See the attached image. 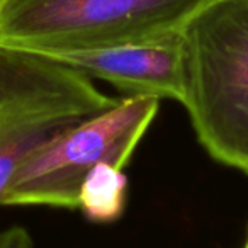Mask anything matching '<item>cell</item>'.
Returning <instances> with one entry per match:
<instances>
[{
    "instance_id": "1",
    "label": "cell",
    "mask_w": 248,
    "mask_h": 248,
    "mask_svg": "<svg viewBox=\"0 0 248 248\" xmlns=\"http://www.w3.org/2000/svg\"><path fill=\"white\" fill-rule=\"evenodd\" d=\"M184 93L199 143L248 175V0H204L180 28Z\"/></svg>"
},
{
    "instance_id": "2",
    "label": "cell",
    "mask_w": 248,
    "mask_h": 248,
    "mask_svg": "<svg viewBox=\"0 0 248 248\" xmlns=\"http://www.w3.org/2000/svg\"><path fill=\"white\" fill-rule=\"evenodd\" d=\"M158 109V99L123 97L114 106L56 131L22 162L0 207L77 209L85 177L104 163L119 169L128 165Z\"/></svg>"
},
{
    "instance_id": "3",
    "label": "cell",
    "mask_w": 248,
    "mask_h": 248,
    "mask_svg": "<svg viewBox=\"0 0 248 248\" xmlns=\"http://www.w3.org/2000/svg\"><path fill=\"white\" fill-rule=\"evenodd\" d=\"M204 0H9L0 46L51 56L179 29Z\"/></svg>"
},
{
    "instance_id": "4",
    "label": "cell",
    "mask_w": 248,
    "mask_h": 248,
    "mask_svg": "<svg viewBox=\"0 0 248 248\" xmlns=\"http://www.w3.org/2000/svg\"><path fill=\"white\" fill-rule=\"evenodd\" d=\"M116 102L63 63L0 46V199L45 140Z\"/></svg>"
},
{
    "instance_id": "5",
    "label": "cell",
    "mask_w": 248,
    "mask_h": 248,
    "mask_svg": "<svg viewBox=\"0 0 248 248\" xmlns=\"http://www.w3.org/2000/svg\"><path fill=\"white\" fill-rule=\"evenodd\" d=\"M90 80L116 87L124 97H152L180 102L184 93V46L179 29L102 48L46 56Z\"/></svg>"
},
{
    "instance_id": "6",
    "label": "cell",
    "mask_w": 248,
    "mask_h": 248,
    "mask_svg": "<svg viewBox=\"0 0 248 248\" xmlns=\"http://www.w3.org/2000/svg\"><path fill=\"white\" fill-rule=\"evenodd\" d=\"M128 186L124 169L104 163L93 169L82 182L77 209L82 211L90 223H114L126 209Z\"/></svg>"
},
{
    "instance_id": "7",
    "label": "cell",
    "mask_w": 248,
    "mask_h": 248,
    "mask_svg": "<svg viewBox=\"0 0 248 248\" xmlns=\"http://www.w3.org/2000/svg\"><path fill=\"white\" fill-rule=\"evenodd\" d=\"M0 248H34V243L26 228L11 226L0 231Z\"/></svg>"
},
{
    "instance_id": "8",
    "label": "cell",
    "mask_w": 248,
    "mask_h": 248,
    "mask_svg": "<svg viewBox=\"0 0 248 248\" xmlns=\"http://www.w3.org/2000/svg\"><path fill=\"white\" fill-rule=\"evenodd\" d=\"M243 248H248V233H247V240H245V245H243Z\"/></svg>"
},
{
    "instance_id": "9",
    "label": "cell",
    "mask_w": 248,
    "mask_h": 248,
    "mask_svg": "<svg viewBox=\"0 0 248 248\" xmlns=\"http://www.w3.org/2000/svg\"><path fill=\"white\" fill-rule=\"evenodd\" d=\"M9 0H0V5H4V4H7Z\"/></svg>"
}]
</instances>
